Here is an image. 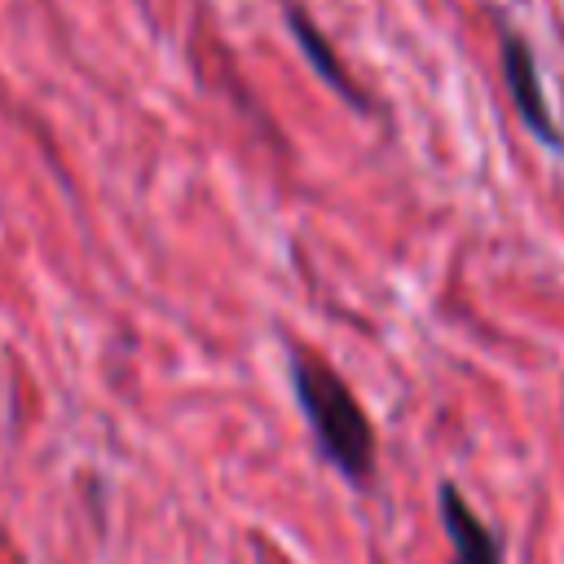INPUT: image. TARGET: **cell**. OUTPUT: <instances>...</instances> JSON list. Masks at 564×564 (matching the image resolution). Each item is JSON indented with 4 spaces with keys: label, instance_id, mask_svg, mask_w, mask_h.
Returning a JSON list of instances; mask_svg holds the SVG:
<instances>
[{
    "label": "cell",
    "instance_id": "1",
    "mask_svg": "<svg viewBox=\"0 0 564 564\" xmlns=\"http://www.w3.org/2000/svg\"><path fill=\"white\" fill-rule=\"evenodd\" d=\"M286 375H291L295 405L317 441V454L352 489H370L375 485V427L357 392L344 383L339 370H330L322 357L295 344H286Z\"/></svg>",
    "mask_w": 564,
    "mask_h": 564
},
{
    "label": "cell",
    "instance_id": "2",
    "mask_svg": "<svg viewBox=\"0 0 564 564\" xmlns=\"http://www.w3.org/2000/svg\"><path fill=\"white\" fill-rule=\"evenodd\" d=\"M498 62H502V84H507L511 110L520 115V123L529 128V137L542 141L546 150H564V128L551 115V101H546L538 62H533V53H529V44H524L520 31L498 26Z\"/></svg>",
    "mask_w": 564,
    "mask_h": 564
},
{
    "label": "cell",
    "instance_id": "3",
    "mask_svg": "<svg viewBox=\"0 0 564 564\" xmlns=\"http://www.w3.org/2000/svg\"><path fill=\"white\" fill-rule=\"evenodd\" d=\"M436 511H441V529L449 538V564H507L502 560V538L476 516V507L458 494V485L441 480Z\"/></svg>",
    "mask_w": 564,
    "mask_h": 564
},
{
    "label": "cell",
    "instance_id": "4",
    "mask_svg": "<svg viewBox=\"0 0 564 564\" xmlns=\"http://www.w3.org/2000/svg\"><path fill=\"white\" fill-rule=\"evenodd\" d=\"M286 31L295 35V44H300V53H304V62L313 66V75L335 93V97H344L352 110H370V101H366V93L357 88V79L348 75V66L335 57V48L326 44V35L313 26V18L304 13V9H295V4H286Z\"/></svg>",
    "mask_w": 564,
    "mask_h": 564
}]
</instances>
